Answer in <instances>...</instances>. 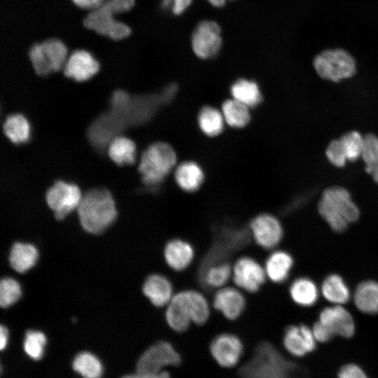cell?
Listing matches in <instances>:
<instances>
[{
  "label": "cell",
  "instance_id": "cell-44",
  "mask_svg": "<svg viewBox=\"0 0 378 378\" xmlns=\"http://www.w3.org/2000/svg\"><path fill=\"white\" fill-rule=\"evenodd\" d=\"M178 85L176 83L167 85L159 94L162 104H167L172 102L178 92Z\"/></svg>",
  "mask_w": 378,
  "mask_h": 378
},
{
  "label": "cell",
  "instance_id": "cell-30",
  "mask_svg": "<svg viewBox=\"0 0 378 378\" xmlns=\"http://www.w3.org/2000/svg\"><path fill=\"white\" fill-rule=\"evenodd\" d=\"M289 293L293 301L299 306L309 307L318 300L319 290L312 279L300 277L294 280L290 286Z\"/></svg>",
  "mask_w": 378,
  "mask_h": 378
},
{
  "label": "cell",
  "instance_id": "cell-23",
  "mask_svg": "<svg viewBox=\"0 0 378 378\" xmlns=\"http://www.w3.org/2000/svg\"><path fill=\"white\" fill-rule=\"evenodd\" d=\"M231 98L253 108L259 106L263 99L259 85L253 80L241 78L232 83L230 88Z\"/></svg>",
  "mask_w": 378,
  "mask_h": 378
},
{
  "label": "cell",
  "instance_id": "cell-17",
  "mask_svg": "<svg viewBox=\"0 0 378 378\" xmlns=\"http://www.w3.org/2000/svg\"><path fill=\"white\" fill-rule=\"evenodd\" d=\"M98 60L86 50H76L67 58L63 68L66 77L83 82L93 77L99 70Z\"/></svg>",
  "mask_w": 378,
  "mask_h": 378
},
{
  "label": "cell",
  "instance_id": "cell-22",
  "mask_svg": "<svg viewBox=\"0 0 378 378\" xmlns=\"http://www.w3.org/2000/svg\"><path fill=\"white\" fill-rule=\"evenodd\" d=\"M142 291L153 305L159 307L167 306L174 295L171 281L160 274L148 276L144 283Z\"/></svg>",
  "mask_w": 378,
  "mask_h": 378
},
{
  "label": "cell",
  "instance_id": "cell-12",
  "mask_svg": "<svg viewBox=\"0 0 378 378\" xmlns=\"http://www.w3.org/2000/svg\"><path fill=\"white\" fill-rule=\"evenodd\" d=\"M264 267L251 257L243 256L232 267V279L237 287L243 290L257 292L265 281Z\"/></svg>",
  "mask_w": 378,
  "mask_h": 378
},
{
  "label": "cell",
  "instance_id": "cell-11",
  "mask_svg": "<svg viewBox=\"0 0 378 378\" xmlns=\"http://www.w3.org/2000/svg\"><path fill=\"white\" fill-rule=\"evenodd\" d=\"M179 354L168 342L160 341L150 346L139 358L136 370L138 374L158 372L168 365H178Z\"/></svg>",
  "mask_w": 378,
  "mask_h": 378
},
{
  "label": "cell",
  "instance_id": "cell-24",
  "mask_svg": "<svg viewBox=\"0 0 378 378\" xmlns=\"http://www.w3.org/2000/svg\"><path fill=\"white\" fill-rule=\"evenodd\" d=\"M293 265V259L290 253L285 251H273L267 258L265 270L267 275L274 283H282L288 277Z\"/></svg>",
  "mask_w": 378,
  "mask_h": 378
},
{
  "label": "cell",
  "instance_id": "cell-46",
  "mask_svg": "<svg viewBox=\"0 0 378 378\" xmlns=\"http://www.w3.org/2000/svg\"><path fill=\"white\" fill-rule=\"evenodd\" d=\"M139 375L141 378H170L169 372L162 370Z\"/></svg>",
  "mask_w": 378,
  "mask_h": 378
},
{
  "label": "cell",
  "instance_id": "cell-25",
  "mask_svg": "<svg viewBox=\"0 0 378 378\" xmlns=\"http://www.w3.org/2000/svg\"><path fill=\"white\" fill-rule=\"evenodd\" d=\"M197 122L201 132L209 137L221 134L226 125L220 108L211 105H205L200 109Z\"/></svg>",
  "mask_w": 378,
  "mask_h": 378
},
{
  "label": "cell",
  "instance_id": "cell-39",
  "mask_svg": "<svg viewBox=\"0 0 378 378\" xmlns=\"http://www.w3.org/2000/svg\"><path fill=\"white\" fill-rule=\"evenodd\" d=\"M29 57L37 75L46 76L53 72L41 43H35L30 48Z\"/></svg>",
  "mask_w": 378,
  "mask_h": 378
},
{
  "label": "cell",
  "instance_id": "cell-40",
  "mask_svg": "<svg viewBox=\"0 0 378 378\" xmlns=\"http://www.w3.org/2000/svg\"><path fill=\"white\" fill-rule=\"evenodd\" d=\"M114 15L123 13L131 10L135 0H106L103 3Z\"/></svg>",
  "mask_w": 378,
  "mask_h": 378
},
{
  "label": "cell",
  "instance_id": "cell-28",
  "mask_svg": "<svg viewBox=\"0 0 378 378\" xmlns=\"http://www.w3.org/2000/svg\"><path fill=\"white\" fill-rule=\"evenodd\" d=\"M198 276L204 286L218 290L232 277V267L227 261L215 262L199 270Z\"/></svg>",
  "mask_w": 378,
  "mask_h": 378
},
{
  "label": "cell",
  "instance_id": "cell-16",
  "mask_svg": "<svg viewBox=\"0 0 378 378\" xmlns=\"http://www.w3.org/2000/svg\"><path fill=\"white\" fill-rule=\"evenodd\" d=\"M210 351L220 365L230 368L238 363L243 352V344L237 336L222 333L212 340Z\"/></svg>",
  "mask_w": 378,
  "mask_h": 378
},
{
  "label": "cell",
  "instance_id": "cell-8",
  "mask_svg": "<svg viewBox=\"0 0 378 378\" xmlns=\"http://www.w3.org/2000/svg\"><path fill=\"white\" fill-rule=\"evenodd\" d=\"M83 195L78 186L62 180L55 181L46 192V201L57 220L77 209Z\"/></svg>",
  "mask_w": 378,
  "mask_h": 378
},
{
  "label": "cell",
  "instance_id": "cell-31",
  "mask_svg": "<svg viewBox=\"0 0 378 378\" xmlns=\"http://www.w3.org/2000/svg\"><path fill=\"white\" fill-rule=\"evenodd\" d=\"M38 257V250L34 245L16 242L11 248L9 262L14 270L24 273L34 267Z\"/></svg>",
  "mask_w": 378,
  "mask_h": 378
},
{
  "label": "cell",
  "instance_id": "cell-7",
  "mask_svg": "<svg viewBox=\"0 0 378 378\" xmlns=\"http://www.w3.org/2000/svg\"><path fill=\"white\" fill-rule=\"evenodd\" d=\"M363 135L357 130H350L329 141L325 148L328 161L334 167L342 168L347 161L354 162L361 157Z\"/></svg>",
  "mask_w": 378,
  "mask_h": 378
},
{
  "label": "cell",
  "instance_id": "cell-48",
  "mask_svg": "<svg viewBox=\"0 0 378 378\" xmlns=\"http://www.w3.org/2000/svg\"><path fill=\"white\" fill-rule=\"evenodd\" d=\"M209 3L214 7L220 8L225 6L227 0H207Z\"/></svg>",
  "mask_w": 378,
  "mask_h": 378
},
{
  "label": "cell",
  "instance_id": "cell-21",
  "mask_svg": "<svg viewBox=\"0 0 378 378\" xmlns=\"http://www.w3.org/2000/svg\"><path fill=\"white\" fill-rule=\"evenodd\" d=\"M164 257L170 268L181 272L185 270L192 263L195 257V250L188 241L174 238L166 244Z\"/></svg>",
  "mask_w": 378,
  "mask_h": 378
},
{
  "label": "cell",
  "instance_id": "cell-2",
  "mask_svg": "<svg viewBox=\"0 0 378 378\" xmlns=\"http://www.w3.org/2000/svg\"><path fill=\"white\" fill-rule=\"evenodd\" d=\"M317 209L320 216L336 232L344 231L360 216L359 208L353 201L350 192L341 186L326 188L321 194Z\"/></svg>",
  "mask_w": 378,
  "mask_h": 378
},
{
  "label": "cell",
  "instance_id": "cell-13",
  "mask_svg": "<svg viewBox=\"0 0 378 378\" xmlns=\"http://www.w3.org/2000/svg\"><path fill=\"white\" fill-rule=\"evenodd\" d=\"M248 229L255 243L265 249L276 247L284 235L283 227L279 220L268 213H262L255 216L251 220Z\"/></svg>",
  "mask_w": 378,
  "mask_h": 378
},
{
  "label": "cell",
  "instance_id": "cell-3",
  "mask_svg": "<svg viewBox=\"0 0 378 378\" xmlns=\"http://www.w3.org/2000/svg\"><path fill=\"white\" fill-rule=\"evenodd\" d=\"M177 164V154L174 147L165 141H156L141 153L138 171L145 185L155 186L174 172Z\"/></svg>",
  "mask_w": 378,
  "mask_h": 378
},
{
  "label": "cell",
  "instance_id": "cell-37",
  "mask_svg": "<svg viewBox=\"0 0 378 378\" xmlns=\"http://www.w3.org/2000/svg\"><path fill=\"white\" fill-rule=\"evenodd\" d=\"M46 342V337L42 332L27 330L24 340V350L31 358L39 360L43 356Z\"/></svg>",
  "mask_w": 378,
  "mask_h": 378
},
{
  "label": "cell",
  "instance_id": "cell-6",
  "mask_svg": "<svg viewBox=\"0 0 378 378\" xmlns=\"http://www.w3.org/2000/svg\"><path fill=\"white\" fill-rule=\"evenodd\" d=\"M249 229L223 227L218 234L213 246L204 257L199 270L218 262L226 261L232 253L246 246L250 240Z\"/></svg>",
  "mask_w": 378,
  "mask_h": 378
},
{
  "label": "cell",
  "instance_id": "cell-34",
  "mask_svg": "<svg viewBox=\"0 0 378 378\" xmlns=\"http://www.w3.org/2000/svg\"><path fill=\"white\" fill-rule=\"evenodd\" d=\"M363 148L360 158L365 172L378 184V136L372 132L363 134Z\"/></svg>",
  "mask_w": 378,
  "mask_h": 378
},
{
  "label": "cell",
  "instance_id": "cell-19",
  "mask_svg": "<svg viewBox=\"0 0 378 378\" xmlns=\"http://www.w3.org/2000/svg\"><path fill=\"white\" fill-rule=\"evenodd\" d=\"M246 299L239 288L224 286L217 290L214 300V307L228 320H236L246 308Z\"/></svg>",
  "mask_w": 378,
  "mask_h": 378
},
{
  "label": "cell",
  "instance_id": "cell-41",
  "mask_svg": "<svg viewBox=\"0 0 378 378\" xmlns=\"http://www.w3.org/2000/svg\"><path fill=\"white\" fill-rule=\"evenodd\" d=\"M192 0H162L164 9H170L175 15L183 13L191 5Z\"/></svg>",
  "mask_w": 378,
  "mask_h": 378
},
{
  "label": "cell",
  "instance_id": "cell-43",
  "mask_svg": "<svg viewBox=\"0 0 378 378\" xmlns=\"http://www.w3.org/2000/svg\"><path fill=\"white\" fill-rule=\"evenodd\" d=\"M312 329L316 342H326L333 337L329 330L318 321L314 324Z\"/></svg>",
  "mask_w": 378,
  "mask_h": 378
},
{
  "label": "cell",
  "instance_id": "cell-9",
  "mask_svg": "<svg viewBox=\"0 0 378 378\" xmlns=\"http://www.w3.org/2000/svg\"><path fill=\"white\" fill-rule=\"evenodd\" d=\"M222 43L220 27L213 20H204L200 22L191 36L192 52L201 59H209L216 57Z\"/></svg>",
  "mask_w": 378,
  "mask_h": 378
},
{
  "label": "cell",
  "instance_id": "cell-18",
  "mask_svg": "<svg viewBox=\"0 0 378 378\" xmlns=\"http://www.w3.org/2000/svg\"><path fill=\"white\" fill-rule=\"evenodd\" d=\"M316 342L312 329L304 324L289 326L283 338L285 349L296 357H302L313 351Z\"/></svg>",
  "mask_w": 378,
  "mask_h": 378
},
{
  "label": "cell",
  "instance_id": "cell-45",
  "mask_svg": "<svg viewBox=\"0 0 378 378\" xmlns=\"http://www.w3.org/2000/svg\"><path fill=\"white\" fill-rule=\"evenodd\" d=\"M72 1L76 6L90 10L99 7L104 3V0H72Z\"/></svg>",
  "mask_w": 378,
  "mask_h": 378
},
{
  "label": "cell",
  "instance_id": "cell-14",
  "mask_svg": "<svg viewBox=\"0 0 378 378\" xmlns=\"http://www.w3.org/2000/svg\"><path fill=\"white\" fill-rule=\"evenodd\" d=\"M194 316L195 307L190 290L174 293L165 311V319L169 326L176 332H185L193 323Z\"/></svg>",
  "mask_w": 378,
  "mask_h": 378
},
{
  "label": "cell",
  "instance_id": "cell-29",
  "mask_svg": "<svg viewBox=\"0 0 378 378\" xmlns=\"http://www.w3.org/2000/svg\"><path fill=\"white\" fill-rule=\"evenodd\" d=\"M321 292L323 298L333 304L343 305L351 298L349 286L343 278L337 274H330L324 279Z\"/></svg>",
  "mask_w": 378,
  "mask_h": 378
},
{
  "label": "cell",
  "instance_id": "cell-42",
  "mask_svg": "<svg viewBox=\"0 0 378 378\" xmlns=\"http://www.w3.org/2000/svg\"><path fill=\"white\" fill-rule=\"evenodd\" d=\"M338 378H368V377L358 365L349 363L340 368L338 372Z\"/></svg>",
  "mask_w": 378,
  "mask_h": 378
},
{
  "label": "cell",
  "instance_id": "cell-26",
  "mask_svg": "<svg viewBox=\"0 0 378 378\" xmlns=\"http://www.w3.org/2000/svg\"><path fill=\"white\" fill-rule=\"evenodd\" d=\"M354 302L356 308L368 314L378 313V282L367 280L360 282L354 293Z\"/></svg>",
  "mask_w": 378,
  "mask_h": 378
},
{
  "label": "cell",
  "instance_id": "cell-4",
  "mask_svg": "<svg viewBox=\"0 0 378 378\" xmlns=\"http://www.w3.org/2000/svg\"><path fill=\"white\" fill-rule=\"evenodd\" d=\"M292 366L269 342L256 347L253 358L239 370L241 378H289Z\"/></svg>",
  "mask_w": 378,
  "mask_h": 378
},
{
  "label": "cell",
  "instance_id": "cell-5",
  "mask_svg": "<svg viewBox=\"0 0 378 378\" xmlns=\"http://www.w3.org/2000/svg\"><path fill=\"white\" fill-rule=\"evenodd\" d=\"M313 66L321 78L332 83L353 77L357 68L354 57L341 48L321 52L314 58Z\"/></svg>",
  "mask_w": 378,
  "mask_h": 378
},
{
  "label": "cell",
  "instance_id": "cell-27",
  "mask_svg": "<svg viewBox=\"0 0 378 378\" xmlns=\"http://www.w3.org/2000/svg\"><path fill=\"white\" fill-rule=\"evenodd\" d=\"M109 158L117 165H131L136 161L135 143L124 136H115L107 146Z\"/></svg>",
  "mask_w": 378,
  "mask_h": 378
},
{
  "label": "cell",
  "instance_id": "cell-33",
  "mask_svg": "<svg viewBox=\"0 0 378 378\" xmlns=\"http://www.w3.org/2000/svg\"><path fill=\"white\" fill-rule=\"evenodd\" d=\"M5 136L13 144L27 142L30 136V125L28 120L21 113L8 115L3 124Z\"/></svg>",
  "mask_w": 378,
  "mask_h": 378
},
{
  "label": "cell",
  "instance_id": "cell-10",
  "mask_svg": "<svg viewBox=\"0 0 378 378\" xmlns=\"http://www.w3.org/2000/svg\"><path fill=\"white\" fill-rule=\"evenodd\" d=\"M114 14L102 4L92 10L84 19L85 27L96 33L119 41L131 34L130 27L125 23L114 18Z\"/></svg>",
  "mask_w": 378,
  "mask_h": 378
},
{
  "label": "cell",
  "instance_id": "cell-47",
  "mask_svg": "<svg viewBox=\"0 0 378 378\" xmlns=\"http://www.w3.org/2000/svg\"><path fill=\"white\" fill-rule=\"evenodd\" d=\"M8 338V329L4 326H1L0 328V348L1 350L5 349L7 345Z\"/></svg>",
  "mask_w": 378,
  "mask_h": 378
},
{
  "label": "cell",
  "instance_id": "cell-38",
  "mask_svg": "<svg viewBox=\"0 0 378 378\" xmlns=\"http://www.w3.org/2000/svg\"><path fill=\"white\" fill-rule=\"evenodd\" d=\"M22 290L19 283L9 277L1 279L0 283V304L7 308L15 303L21 297Z\"/></svg>",
  "mask_w": 378,
  "mask_h": 378
},
{
  "label": "cell",
  "instance_id": "cell-15",
  "mask_svg": "<svg viewBox=\"0 0 378 378\" xmlns=\"http://www.w3.org/2000/svg\"><path fill=\"white\" fill-rule=\"evenodd\" d=\"M320 321L334 336L351 337L355 332V323L351 313L343 305L333 304L323 309Z\"/></svg>",
  "mask_w": 378,
  "mask_h": 378
},
{
  "label": "cell",
  "instance_id": "cell-32",
  "mask_svg": "<svg viewBox=\"0 0 378 378\" xmlns=\"http://www.w3.org/2000/svg\"><path fill=\"white\" fill-rule=\"evenodd\" d=\"M220 110L226 125L230 127L242 129L251 122V108L232 98L224 100Z\"/></svg>",
  "mask_w": 378,
  "mask_h": 378
},
{
  "label": "cell",
  "instance_id": "cell-20",
  "mask_svg": "<svg viewBox=\"0 0 378 378\" xmlns=\"http://www.w3.org/2000/svg\"><path fill=\"white\" fill-rule=\"evenodd\" d=\"M174 180L183 191L192 193L200 189L205 179L202 166L193 160H185L178 163L174 170Z\"/></svg>",
  "mask_w": 378,
  "mask_h": 378
},
{
  "label": "cell",
  "instance_id": "cell-36",
  "mask_svg": "<svg viewBox=\"0 0 378 378\" xmlns=\"http://www.w3.org/2000/svg\"><path fill=\"white\" fill-rule=\"evenodd\" d=\"M41 43L53 72L63 69L69 57L66 45L58 38H48Z\"/></svg>",
  "mask_w": 378,
  "mask_h": 378
},
{
  "label": "cell",
  "instance_id": "cell-1",
  "mask_svg": "<svg viewBox=\"0 0 378 378\" xmlns=\"http://www.w3.org/2000/svg\"><path fill=\"white\" fill-rule=\"evenodd\" d=\"M76 210L82 227L93 234L104 232L117 217L113 197L105 188L88 190Z\"/></svg>",
  "mask_w": 378,
  "mask_h": 378
},
{
  "label": "cell",
  "instance_id": "cell-35",
  "mask_svg": "<svg viewBox=\"0 0 378 378\" xmlns=\"http://www.w3.org/2000/svg\"><path fill=\"white\" fill-rule=\"evenodd\" d=\"M72 366L83 378H100L103 373L101 361L96 356L87 351L78 354L74 358Z\"/></svg>",
  "mask_w": 378,
  "mask_h": 378
},
{
  "label": "cell",
  "instance_id": "cell-49",
  "mask_svg": "<svg viewBox=\"0 0 378 378\" xmlns=\"http://www.w3.org/2000/svg\"><path fill=\"white\" fill-rule=\"evenodd\" d=\"M122 378H141L140 376L137 374H129L123 377Z\"/></svg>",
  "mask_w": 378,
  "mask_h": 378
}]
</instances>
